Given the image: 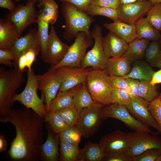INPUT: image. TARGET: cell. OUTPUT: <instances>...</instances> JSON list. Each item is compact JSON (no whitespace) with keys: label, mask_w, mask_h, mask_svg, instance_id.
<instances>
[{"label":"cell","mask_w":161,"mask_h":161,"mask_svg":"<svg viewBox=\"0 0 161 161\" xmlns=\"http://www.w3.org/2000/svg\"><path fill=\"white\" fill-rule=\"evenodd\" d=\"M0 122L10 123L15 127L16 136L8 152L11 160L38 161L44 143V119L25 106L12 109L8 116L0 117Z\"/></svg>","instance_id":"cell-1"},{"label":"cell","mask_w":161,"mask_h":161,"mask_svg":"<svg viewBox=\"0 0 161 161\" xmlns=\"http://www.w3.org/2000/svg\"><path fill=\"white\" fill-rule=\"evenodd\" d=\"M61 2V12L65 23L63 34L64 38L70 42L81 31L90 36V27L95 21L93 17L78 10L71 3Z\"/></svg>","instance_id":"cell-2"},{"label":"cell","mask_w":161,"mask_h":161,"mask_svg":"<svg viewBox=\"0 0 161 161\" xmlns=\"http://www.w3.org/2000/svg\"><path fill=\"white\" fill-rule=\"evenodd\" d=\"M24 72L15 69L6 70L0 67V117L8 116L11 100L16 90L25 80Z\"/></svg>","instance_id":"cell-3"},{"label":"cell","mask_w":161,"mask_h":161,"mask_svg":"<svg viewBox=\"0 0 161 161\" xmlns=\"http://www.w3.org/2000/svg\"><path fill=\"white\" fill-rule=\"evenodd\" d=\"M27 81L26 86L21 93L13 95L11 100L10 106L12 107L14 102L18 101L27 108L30 109L35 112L42 118L44 119L47 111L45 104H44L45 97L41 93L40 98L37 93L38 84L37 79L33 68L31 71H27Z\"/></svg>","instance_id":"cell-4"},{"label":"cell","mask_w":161,"mask_h":161,"mask_svg":"<svg viewBox=\"0 0 161 161\" xmlns=\"http://www.w3.org/2000/svg\"><path fill=\"white\" fill-rule=\"evenodd\" d=\"M85 83L95 101L103 106L110 104L112 86L110 76L105 69L90 70Z\"/></svg>","instance_id":"cell-5"},{"label":"cell","mask_w":161,"mask_h":161,"mask_svg":"<svg viewBox=\"0 0 161 161\" xmlns=\"http://www.w3.org/2000/svg\"><path fill=\"white\" fill-rule=\"evenodd\" d=\"M103 106L95 102L80 111L78 120L76 126L84 138L93 136L101 125L103 120L102 113Z\"/></svg>","instance_id":"cell-6"},{"label":"cell","mask_w":161,"mask_h":161,"mask_svg":"<svg viewBox=\"0 0 161 161\" xmlns=\"http://www.w3.org/2000/svg\"><path fill=\"white\" fill-rule=\"evenodd\" d=\"M102 30L101 27L96 25L90 31V36L94 39L95 43L92 48L83 58L80 67L85 68L90 67L94 69H105L108 59L105 55L103 48Z\"/></svg>","instance_id":"cell-7"},{"label":"cell","mask_w":161,"mask_h":161,"mask_svg":"<svg viewBox=\"0 0 161 161\" xmlns=\"http://www.w3.org/2000/svg\"><path fill=\"white\" fill-rule=\"evenodd\" d=\"M93 38L84 32H79L74 43L70 46L65 56L58 64L52 67L57 69L64 66L80 67L81 61L87 49L93 44Z\"/></svg>","instance_id":"cell-8"},{"label":"cell","mask_w":161,"mask_h":161,"mask_svg":"<svg viewBox=\"0 0 161 161\" xmlns=\"http://www.w3.org/2000/svg\"><path fill=\"white\" fill-rule=\"evenodd\" d=\"M102 113L103 120L110 117L116 118L134 131H145L153 134H157L136 120L130 113L126 106L123 104L114 103L104 105Z\"/></svg>","instance_id":"cell-9"},{"label":"cell","mask_w":161,"mask_h":161,"mask_svg":"<svg viewBox=\"0 0 161 161\" xmlns=\"http://www.w3.org/2000/svg\"><path fill=\"white\" fill-rule=\"evenodd\" d=\"M36 2V1L28 0L25 4H19L6 16L16 26L19 37L27 27L36 23L37 13L35 5Z\"/></svg>","instance_id":"cell-10"},{"label":"cell","mask_w":161,"mask_h":161,"mask_svg":"<svg viewBox=\"0 0 161 161\" xmlns=\"http://www.w3.org/2000/svg\"><path fill=\"white\" fill-rule=\"evenodd\" d=\"M128 133L131 143L126 154L130 158L137 156L149 149H161V138L157 134L140 130Z\"/></svg>","instance_id":"cell-11"},{"label":"cell","mask_w":161,"mask_h":161,"mask_svg":"<svg viewBox=\"0 0 161 161\" xmlns=\"http://www.w3.org/2000/svg\"><path fill=\"white\" fill-rule=\"evenodd\" d=\"M36 76L38 89L41 91L45 97L46 109L58 92L62 84V77L57 69L52 67L46 72Z\"/></svg>","instance_id":"cell-12"},{"label":"cell","mask_w":161,"mask_h":161,"mask_svg":"<svg viewBox=\"0 0 161 161\" xmlns=\"http://www.w3.org/2000/svg\"><path fill=\"white\" fill-rule=\"evenodd\" d=\"M149 102L139 96L131 97L126 106L131 114L142 124L154 128L159 133L160 129L149 109Z\"/></svg>","instance_id":"cell-13"},{"label":"cell","mask_w":161,"mask_h":161,"mask_svg":"<svg viewBox=\"0 0 161 161\" xmlns=\"http://www.w3.org/2000/svg\"><path fill=\"white\" fill-rule=\"evenodd\" d=\"M129 133L120 130L103 136L99 144L105 153L118 152L126 153L131 145Z\"/></svg>","instance_id":"cell-14"},{"label":"cell","mask_w":161,"mask_h":161,"mask_svg":"<svg viewBox=\"0 0 161 161\" xmlns=\"http://www.w3.org/2000/svg\"><path fill=\"white\" fill-rule=\"evenodd\" d=\"M152 6L148 0L128 4H120L118 9V20L128 24H135L147 15Z\"/></svg>","instance_id":"cell-15"},{"label":"cell","mask_w":161,"mask_h":161,"mask_svg":"<svg viewBox=\"0 0 161 161\" xmlns=\"http://www.w3.org/2000/svg\"><path fill=\"white\" fill-rule=\"evenodd\" d=\"M69 46L60 39L52 26L49 33L46 63L52 66L59 64L65 56Z\"/></svg>","instance_id":"cell-16"},{"label":"cell","mask_w":161,"mask_h":161,"mask_svg":"<svg viewBox=\"0 0 161 161\" xmlns=\"http://www.w3.org/2000/svg\"><path fill=\"white\" fill-rule=\"evenodd\" d=\"M57 69L62 77V84L58 92L64 91L85 83L90 71L86 68L68 66H62Z\"/></svg>","instance_id":"cell-17"},{"label":"cell","mask_w":161,"mask_h":161,"mask_svg":"<svg viewBox=\"0 0 161 161\" xmlns=\"http://www.w3.org/2000/svg\"><path fill=\"white\" fill-rule=\"evenodd\" d=\"M46 125L48 135L41 147L40 159L42 161H57L58 157L59 134L55 133L48 123Z\"/></svg>","instance_id":"cell-18"},{"label":"cell","mask_w":161,"mask_h":161,"mask_svg":"<svg viewBox=\"0 0 161 161\" xmlns=\"http://www.w3.org/2000/svg\"><path fill=\"white\" fill-rule=\"evenodd\" d=\"M128 44L113 32L109 31L102 39L103 51L107 58L122 56L125 52Z\"/></svg>","instance_id":"cell-19"},{"label":"cell","mask_w":161,"mask_h":161,"mask_svg":"<svg viewBox=\"0 0 161 161\" xmlns=\"http://www.w3.org/2000/svg\"><path fill=\"white\" fill-rule=\"evenodd\" d=\"M16 26L5 18H0V49L10 50L19 38Z\"/></svg>","instance_id":"cell-20"},{"label":"cell","mask_w":161,"mask_h":161,"mask_svg":"<svg viewBox=\"0 0 161 161\" xmlns=\"http://www.w3.org/2000/svg\"><path fill=\"white\" fill-rule=\"evenodd\" d=\"M103 26L128 44L137 38L135 24H128L118 20L112 23H105Z\"/></svg>","instance_id":"cell-21"},{"label":"cell","mask_w":161,"mask_h":161,"mask_svg":"<svg viewBox=\"0 0 161 161\" xmlns=\"http://www.w3.org/2000/svg\"><path fill=\"white\" fill-rule=\"evenodd\" d=\"M37 46L41 47V45L38 37L37 30L33 28H31L25 35L19 38L10 50L14 53L17 59L25 50Z\"/></svg>","instance_id":"cell-22"},{"label":"cell","mask_w":161,"mask_h":161,"mask_svg":"<svg viewBox=\"0 0 161 161\" xmlns=\"http://www.w3.org/2000/svg\"><path fill=\"white\" fill-rule=\"evenodd\" d=\"M37 18L53 25L57 21L58 6L55 0H37Z\"/></svg>","instance_id":"cell-23"},{"label":"cell","mask_w":161,"mask_h":161,"mask_svg":"<svg viewBox=\"0 0 161 161\" xmlns=\"http://www.w3.org/2000/svg\"><path fill=\"white\" fill-rule=\"evenodd\" d=\"M151 41L145 38L136 39L128 44L123 55L131 64L144 58L146 49Z\"/></svg>","instance_id":"cell-24"},{"label":"cell","mask_w":161,"mask_h":161,"mask_svg":"<svg viewBox=\"0 0 161 161\" xmlns=\"http://www.w3.org/2000/svg\"><path fill=\"white\" fill-rule=\"evenodd\" d=\"M131 64L123 56L111 58L108 59L105 69L109 76H124L131 71Z\"/></svg>","instance_id":"cell-25"},{"label":"cell","mask_w":161,"mask_h":161,"mask_svg":"<svg viewBox=\"0 0 161 161\" xmlns=\"http://www.w3.org/2000/svg\"><path fill=\"white\" fill-rule=\"evenodd\" d=\"M80 84L64 91L58 92L55 97L51 101L48 107L46 108L47 112L58 110L74 105L73 95Z\"/></svg>","instance_id":"cell-26"},{"label":"cell","mask_w":161,"mask_h":161,"mask_svg":"<svg viewBox=\"0 0 161 161\" xmlns=\"http://www.w3.org/2000/svg\"><path fill=\"white\" fill-rule=\"evenodd\" d=\"M105 154L99 143L88 141L80 150L77 161H102Z\"/></svg>","instance_id":"cell-27"},{"label":"cell","mask_w":161,"mask_h":161,"mask_svg":"<svg viewBox=\"0 0 161 161\" xmlns=\"http://www.w3.org/2000/svg\"><path fill=\"white\" fill-rule=\"evenodd\" d=\"M154 72L147 62L140 60L134 62L130 72L123 77L125 78H131L140 81H150Z\"/></svg>","instance_id":"cell-28"},{"label":"cell","mask_w":161,"mask_h":161,"mask_svg":"<svg viewBox=\"0 0 161 161\" xmlns=\"http://www.w3.org/2000/svg\"><path fill=\"white\" fill-rule=\"evenodd\" d=\"M137 38H145L151 41H159L161 34L146 18L142 17L135 23Z\"/></svg>","instance_id":"cell-29"},{"label":"cell","mask_w":161,"mask_h":161,"mask_svg":"<svg viewBox=\"0 0 161 161\" xmlns=\"http://www.w3.org/2000/svg\"><path fill=\"white\" fill-rule=\"evenodd\" d=\"M41 47L37 46L30 48L23 51L18 58L15 62V68L20 71L25 72L27 69L31 70L32 66L37 58Z\"/></svg>","instance_id":"cell-30"},{"label":"cell","mask_w":161,"mask_h":161,"mask_svg":"<svg viewBox=\"0 0 161 161\" xmlns=\"http://www.w3.org/2000/svg\"><path fill=\"white\" fill-rule=\"evenodd\" d=\"M74 105L79 111L92 105L95 101L85 83L81 84L73 96Z\"/></svg>","instance_id":"cell-31"},{"label":"cell","mask_w":161,"mask_h":161,"mask_svg":"<svg viewBox=\"0 0 161 161\" xmlns=\"http://www.w3.org/2000/svg\"><path fill=\"white\" fill-rule=\"evenodd\" d=\"M144 58L151 66L161 68V49L159 41L150 42L145 51Z\"/></svg>","instance_id":"cell-32"},{"label":"cell","mask_w":161,"mask_h":161,"mask_svg":"<svg viewBox=\"0 0 161 161\" xmlns=\"http://www.w3.org/2000/svg\"><path fill=\"white\" fill-rule=\"evenodd\" d=\"M38 25L37 33L41 47V58L46 62L47 57V43L49 37L48 27L49 23L37 18Z\"/></svg>","instance_id":"cell-33"},{"label":"cell","mask_w":161,"mask_h":161,"mask_svg":"<svg viewBox=\"0 0 161 161\" xmlns=\"http://www.w3.org/2000/svg\"><path fill=\"white\" fill-rule=\"evenodd\" d=\"M44 121L49 123L53 131L58 134L70 127L63 119L58 110L47 112Z\"/></svg>","instance_id":"cell-34"},{"label":"cell","mask_w":161,"mask_h":161,"mask_svg":"<svg viewBox=\"0 0 161 161\" xmlns=\"http://www.w3.org/2000/svg\"><path fill=\"white\" fill-rule=\"evenodd\" d=\"M59 158L61 161H77L80 150L78 145L60 141Z\"/></svg>","instance_id":"cell-35"},{"label":"cell","mask_w":161,"mask_h":161,"mask_svg":"<svg viewBox=\"0 0 161 161\" xmlns=\"http://www.w3.org/2000/svg\"><path fill=\"white\" fill-rule=\"evenodd\" d=\"M86 13L92 17L100 15L106 17L113 21L118 20V9L105 7L90 4L87 7Z\"/></svg>","instance_id":"cell-36"},{"label":"cell","mask_w":161,"mask_h":161,"mask_svg":"<svg viewBox=\"0 0 161 161\" xmlns=\"http://www.w3.org/2000/svg\"><path fill=\"white\" fill-rule=\"evenodd\" d=\"M159 94L155 86L152 85L150 81H140L138 91V96L150 102Z\"/></svg>","instance_id":"cell-37"},{"label":"cell","mask_w":161,"mask_h":161,"mask_svg":"<svg viewBox=\"0 0 161 161\" xmlns=\"http://www.w3.org/2000/svg\"><path fill=\"white\" fill-rule=\"evenodd\" d=\"M60 141L78 145L82 137L81 133L76 126L69 128L59 134Z\"/></svg>","instance_id":"cell-38"},{"label":"cell","mask_w":161,"mask_h":161,"mask_svg":"<svg viewBox=\"0 0 161 161\" xmlns=\"http://www.w3.org/2000/svg\"><path fill=\"white\" fill-rule=\"evenodd\" d=\"M63 119L69 126H75L78 121L80 111L74 105L58 110Z\"/></svg>","instance_id":"cell-39"},{"label":"cell","mask_w":161,"mask_h":161,"mask_svg":"<svg viewBox=\"0 0 161 161\" xmlns=\"http://www.w3.org/2000/svg\"><path fill=\"white\" fill-rule=\"evenodd\" d=\"M146 18L156 29L161 31V3L153 5L148 12Z\"/></svg>","instance_id":"cell-40"},{"label":"cell","mask_w":161,"mask_h":161,"mask_svg":"<svg viewBox=\"0 0 161 161\" xmlns=\"http://www.w3.org/2000/svg\"><path fill=\"white\" fill-rule=\"evenodd\" d=\"M131 97L124 89L112 87L111 93L110 103H118L126 106Z\"/></svg>","instance_id":"cell-41"},{"label":"cell","mask_w":161,"mask_h":161,"mask_svg":"<svg viewBox=\"0 0 161 161\" xmlns=\"http://www.w3.org/2000/svg\"><path fill=\"white\" fill-rule=\"evenodd\" d=\"M161 155V149L152 148L131 158V161H157Z\"/></svg>","instance_id":"cell-42"},{"label":"cell","mask_w":161,"mask_h":161,"mask_svg":"<svg viewBox=\"0 0 161 161\" xmlns=\"http://www.w3.org/2000/svg\"><path fill=\"white\" fill-rule=\"evenodd\" d=\"M149 109L161 132V93L149 103Z\"/></svg>","instance_id":"cell-43"},{"label":"cell","mask_w":161,"mask_h":161,"mask_svg":"<svg viewBox=\"0 0 161 161\" xmlns=\"http://www.w3.org/2000/svg\"><path fill=\"white\" fill-rule=\"evenodd\" d=\"M16 57L11 50L0 49V64L11 67L15 66Z\"/></svg>","instance_id":"cell-44"},{"label":"cell","mask_w":161,"mask_h":161,"mask_svg":"<svg viewBox=\"0 0 161 161\" xmlns=\"http://www.w3.org/2000/svg\"><path fill=\"white\" fill-rule=\"evenodd\" d=\"M103 161H131V158L126 153L118 152L105 153Z\"/></svg>","instance_id":"cell-45"},{"label":"cell","mask_w":161,"mask_h":161,"mask_svg":"<svg viewBox=\"0 0 161 161\" xmlns=\"http://www.w3.org/2000/svg\"><path fill=\"white\" fill-rule=\"evenodd\" d=\"M90 4L114 9H118L120 4V0H92Z\"/></svg>","instance_id":"cell-46"},{"label":"cell","mask_w":161,"mask_h":161,"mask_svg":"<svg viewBox=\"0 0 161 161\" xmlns=\"http://www.w3.org/2000/svg\"><path fill=\"white\" fill-rule=\"evenodd\" d=\"M112 87L124 89L128 85L126 78L123 76H110Z\"/></svg>","instance_id":"cell-47"},{"label":"cell","mask_w":161,"mask_h":161,"mask_svg":"<svg viewBox=\"0 0 161 161\" xmlns=\"http://www.w3.org/2000/svg\"><path fill=\"white\" fill-rule=\"evenodd\" d=\"M92 0H59L61 2H66L71 3L77 9L86 13L88 6Z\"/></svg>","instance_id":"cell-48"},{"label":"cell","mask_w":161,"mask_h":161,"mask_svg":"<svg viewBox=\"0 0 161 161\" xmlns=\"http://www.w3.org/2000/svg\"><path fill=\"white\" fill-rule=\"evenodd\" d=\"M128 85L132 89V97L138 96V91L140 83L139 80L131 78H126Z\"/></svg>","instance_id":"cell-49"},{"label":"cell","mask_w":161,"mask_h":161,"mask_svg":"<svg viewBox=\"0 0 161 161\" xmlns=\"http://www.w3.org/2000/svg\"><path fill=\"white\" fill-rule=\"evenodd\" d=\"M0 7L7 9L11 11L16 7L12 0H0Z\"/></svg>","instance_id":"cell-50"},{"label":"cell","mask_w":161,"mask_h":161,"mask_svg":"<svg viewBox=\"0 0 161 161\" xmlns=\"http://www.w3.org/2000/svg\"><path fill=\"white\" fill-rule=\"evenodd\" d=\"M150 82L153 86L161 83V68L157 72H154Z\"/></svg>","instance_id":"cell-51"},{"label":"cell","mask_w":161,"mask_h":161,"mask_svg":"<svg viewBox=\"0 0 161 161\" xmlns=\"http://www.w3.org/2000/svg\"><path fill=\"white\" fill-rule=\"evenodd\" d=\"M7 146L6 140L3 134L0 135V152H2L6 151Z\"/></svg>","instance_id":"cell-52"},{"label":"cell","mask_w":161,"mask_h":161,"mask_svg":"<svg viewBox=\"0 0 161 161\" xmlns=\"http://www.w3.org/2000/svg\"><path fill=\"white\" fill-rule=\"evenodd\" d=\"M120 4H128L137 1H145L148 0H120Z\"/></svg>","instance_id":"cell-53"},{"label":"cell","mask_w":161,"mask_h":161,"mask_svg":"<svg viewBox=\"0 0 161 161\" xmlns=\"http://www.w3.org/2000/svg\"><path fill=\"white\" fill-rule=\"evenodd\" d=\"M124 89L131 97H132L133 90L132 88L130 85H128V86Z\"/></svg>","instance_id":"cell-54"},{"label":"cell","mask_w":161,"mask_h":161,"mask_svg":"<svg viewBox=\"0 0 161 161\" xmlns=\"http://www.w3.org/2000/svg\"><path fill=\"white\" fill-rule=\"evenodd\" d=\"M151 3L152 5H153L155 4L161 3V0H148Z\"/></svg>","instance_id":"cell-55"},{"label":"cell","mask_w":161,"mask_h":161,"mask_svg":"<svg viewBox=\"0 0 161 161\" xmlns=\"http://www.w3.org/2000/svg\"><path fill=\"white\" fill-rule=\"evenodd\" d=\"M159 44H160V48L161 49V36H160V39L159 40Z\"/></svg>","instance_id":"cell-56"},{"label":"cell","mask_w":161,"mask_h":161,"mask_svg":"<svg viewBox=\"0 0 161 161\" xmlns=\"http://www.w3.org/2000/svg\"><path fill=\"white\" fill-rule=\"evenodd\" d=\"M157 161H161V155L160 157L158 158Z\"/></svg>","instance_id":"cell-57"},{"label":"cell","mask_w":161,"mask_h":161,"mask_svg":"<svg viewBox=\"0 0 161 161\" xmlns=\"http://www.w3.org/2000/svg\"><path fill=\"white\" fill-rule=\"evenodd\" d=\"M21 0H15L14 2H15L17 3V2H19V1ZM35 0V1H37V0Z\"/></svg>","instance_id":"cell-58"}]
</instances>
